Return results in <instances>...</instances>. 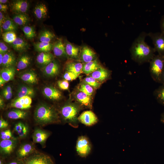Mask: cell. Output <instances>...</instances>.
Instances as JSON below:
<instances>
[{"label":"cell","instance_id":"36","mask_svg":"<svg viewBox=\"0 0 164 164\" xmlns=\"http://www.w3.org/2000/svg\"><path fill=\"white\" fill-rule=\"evenodd\" d=\"M3 40L6 43H12L17 38L15 33L12 31H7L2 34Z\"/></svg>","mask_w":164,"mask_h":164},{"label":"cell","instance_id":"34","mask_svg":"<svg viewBox=\"0 0 164 164\" xmlns=\"http://www.w3.org/2000/svg\"><path fill=\"white\" fill-rule=\"evenodd\" d=\"M13 20L16 24L19 26L26 24L29 21L28 16L24 14H18L13 18Z\"/></svg>","mask_w":164,"mask_h":164},{"label":"cell","instance_id":"27","mask_svg":"<svg viewBox=\"0 0 164 164\" xmlns=\"http://www.w3.org/2000/svg\"><path fill=\"white\" fill-rule=\"evenodd\" d=\"M47 7L43 3L39 4L36 5L33 10L35 16L39 19L45 18L47 15Z\"/></svg>","mask_w":164,"mask_h":164},{"label":"cell","instance_id":"20","mask_svg":"<svg viewBox=\"0 0 164 164\" xmlns=\"http://www.w3.org/2000/svg\"><path fill=\"white\" fill-rule=\"evenodd\" d=\"M83 64L73 61L68 62L65 65L66 71L73 73L78 75L82 72Z\"/></svg>","mask_w":164,"mask_h":164},{"label":"cell","instance_id":"38","mask_svg":"<svg viewBox=\"0 0 164 164\" xmlns=\"http://www.w3.org/2000/svg\"><path fill=\"white\" fill-rule=\"evenodd\" d=\"M94 88L89 85L84 83L80 85L78 89L80 91L83 92L88 95L91 96L94 93Z\"/></svg>","mask_w":164,"mask_h":164},{"label":"cell","instance_id":"54","mask_svg":"<svg viewBox=\"0 0 164 164\" xmlns=\"http://www.w3.org/2000/svg\"><path fill=\"white\" fill-rule=\"evenodd\" d=\"M5 107V103L3 98L1 96L0 98V108L3 109Z\"/></svg>","mask_w":164,"mask_h":164},{"label":"cell","instance_id":"18","mask_svg":"<svg viewBox=\"0 0 164 164\" xmlns=\"http://www.w3.org/2000/svg\"><path fill=\"white\" fill-rule=\"evenodd\" d=\"M75 97L77 101L81 106L86 108H91V96L88 95L83 92L80 91L76 94Z\"/></svg>","mask_w":164,"mask_h":164},{"label":"cell","instance_id":"12","mask_svg":"<svg viewBox=\"0 0 164 164\" xmlns=\"http://www.w3.org/2000/svg\"><path fill=\"white\" fill-rule=\"evenodd\" d=\"M50 135V133L41 129L36 128L33 133V141L35 143H39L43 145Z\"/></svg>","mask_w":164,"mask_h":164},{"label":"cell","instance_id":"6","mask_svg":"<svg viewBox=\"0 0 164 164\" xmlns=\"http://www.w3.org/2000/svg\"><path fill=\"white\" fill-rule=\"evenodd\" d=\"M76 147L78 154L82 157H86L88 156L91 152L92 148L89 139L85 136L79 137Z\"/></svg>","mask_w":164,"mask_h":164},{"label":"cell","instance_id":"17","mask_svg":"<svg viewBox=\"0 0 164 164\" xmlns=\"http://www.w3.org/2000/svg\"><path fill=\"white\" fill-rule=\"evenodd\" d=\"M59 71V67L55 61H53L45 66L43 69V72L47 76L53 77L57 75Z\"/></svg>","mask_w":164,"mask_h":164},{"label":"cell","instance_id":"16","mask_svg":"<svg viewBox=\"0 0 164 164\" xmlns=\"http://www.w3.org/2000/svg\"><path fill=\"white\" fill-rule=\"evenodd\" d=\"M43 93L47 98L52 100H58L62 96L61 93L59 90L51 86L45 87L43 88Z\"/></svg>","mask_w":164,"mask_h":164},{"label":"cell","instance_id":"21","mask_svg":"<svg viewBox=\"0 0 164 164\" xmlns=\"http://www.w3.org/2000/svg\"><path fill=\"white\" fill-rule=\"evenodd\" d=\"M53 55L49 52H42L39 53L36 57L37 63L44 67L53 61Z\"/></svg>","mask_w":164,"mask_h":164},{"label":"cell","instance_id":"42","mask_svg":"<svg viewBox=\"0 0 164 164\" xmlns=\"http://www.w3.org/2000/svg\"><path fill=\"white\" fill-rule=\"evenodd\" d=\"M78 75L73 73L66 71L63 75L65 80L67 81H72L76 79Z\"/></svg>","mask_w":164,"mask_h":164},{"label":"cell","instance_id":"31","mask_svg":"<svg viewBox=\"0 0 164 164\" xmlns=\"http://www.w3.org/2000/svg\"><path fill=\"white\" fill-rule=\"evenodd\" d=\"M30 58L29 56L26 54L22 55L17 62V68L19 70L26 69L30 65Z\"/></svg>","mask_w":164,"mask_h":164},{"label":"cell","instance_id":"58","mask_svg":"<svg viewBox=\"0 0 164 164\" xmlns=\"http://www.w3.org/2000/svg\"><path fill=\"white\" fill-rule=\"evenodd\" d=\"M3 55V54L0 53V64L1 66L2 63Z\"/></svg>","mask_w":164,"mask_h":164},{"label":"cell","instance_id":"7","mask_svg":"<svg viewBox=\"0 0 164 164\" xmlns=\"http://www.w3.org/2000/svg\"><path fill=\"white\" fill-rule=\"evenodd\" d=\"M147 36L151 39L154 45V48L158 54L164 56V34L161 32H150Z\"/></svg>","mask_w":164,"mask_h":164},{"label":"cell","instance_id":"8","mask_svg":"<svg viewBox=\"0 0 164 164\" xmlns=\"http://www.w3.org/2000/svg\"><path fill=\"white\" fill-rule=\"evenodd\" d=\"M17 142L14 139L2 140L0 142V153L3 157L8 156L14 151Z\"/></svg>","mask_w":164,"mask_h":164},{"label":"cell","instance_id":"15","mask_svg":"<svg viewBox=\"0 0 164 164\" xmlns=\"http://www.w3.org/2000/svg\"><path fill=\"white\" fill-rule=\"evenodd\" d=\"M29 3L26 0H18L14 1L12 4L13 11L18 14H24L28 8Z\"/></svg>","mask_w":164,"mask_h":164},{"label":"cell","instance_id":"24","mask_svg":"<svg viewBox=\"0 0 164 164\" xmlns=\"http://www.w3.org/2000/svg\"><path fill=\"white\" fill-rule=\"evenodd\" d=\"M53 50L54 55L56 56H67L65 46L61 40H57L53 44Z\"/></svg>","mask_w":164,"mask_h":164},{"label":"cell","instance_id":"25","mask_svg":"<svg viewBox=\"0 0 164 164\" xmlns=\"http://www.w3.org/2000/svg\"><path fill=\"white\" fill-rule=\"evenodd\" d=\"M67 55L71 58H77L79 56L80 49L78 47L69 42H67L65 45Z\"/></svg>","mask_w":164,"mask_h":164},{"label":"cell","instance_id":"55","mask_svg":"<svg viewBox=\"0 0 164 164\" xmlns=\"http://www.w3.org/2000/svg\"><path fill=\"white\" fill-rule=\"evenodd\" d=\"M159 83L164 84V70L161 75Z\"/></svg>","mask_w":164,"mask_h":164},{"label":"cell","instance_id":"2","mask_svg":"<svg viewBox=\"0 0 164 164\" xmlns=\"http://www.w3.org/2000/svg\"><path fill=\"white\" fill-rule=\"evenodd\" d=\"M35 121L40 125L58 123L60 122L57 112L53 107L42 104L36 108L34 113Z\"/></svg>","mask_w":164,"mask_h":164},{"label":"cell","instance_id":"3","mask_svg":"<svg viewBox=\"0 0 164 164\" xmlns=\"http://www.w3.org/2000/svg\"><path fill=\"white\" fill-rule=\"evenodd\" d=\"M79 106L73 103H67L63 106L60 114L64 121L74 128L78 127V115L80 111Z\"/></svg>","mask_w":164,"mask_h":164},{"label":"cell","instance_id":"13","mask_svg":"<svg viewBox=\"0 0 164 164\" xmlns=\"http://www.w3.org/2000/svg\"><path fill=\"white\" fill-rule=\"evenodd\" d=\"M110 75V72L108 70L101 66L91 73L90 76L101 82L104 81L108 78Z\"/></svg>","mask_w":164,"mask_h":164},{"label":"cell","instance_id":"59","mask_svg":"<svg viewBox=\"0 0 164 164\" xmlns=\"http://www.w3.org/2000/svg\"><path fill=\"white\" fill-rule=\"evenodd\" d=\"M8 1L7 0H0V3L2 4H4L6 3Z\"/></svg>","mask_w":164,"mask_h":164},{"label":"cell","instance_id":"5","mask_svg":"<svg viewBox=\"0 0 164 164\" xmlns=\"http://www.w3.org/2000/svg\"><path fill=\"white\" fill-rule=\"evenodd\" d=\"M21 160L22 164H54L49 156L36 152Z\"/></svg>","mask_w":164,"mask_h":164},{"label":"cell","instance_id":"23","mask_svg":"<svg viewBox=\"0 0 164 164\" xmlns=\"http://www.w3.org/2000/svg\"><path fill=\"white\" fill-rule=\"evenodd\" d=\"M101 66L96 60L84 63L83 64L82 72L86 74H90Z\"/></svg>","mask_w":164,"mask_h":164},{"label":"cell","instance_id":"1","mask_svg":"<svg viewBox=\"0 0 164 164\" xmlns=\"http://www.w3.org/2000/svg\"><path fill=\"white\" fill-rule=\"evenodd\" d=\"M147 33H141L135 39L130 47V51L132 59L139 64L149 62L155 55L154 48L145 41Z\"/></svg>","mask_w":164,"mask_h":164},{"label":"cell","instance_id":"43","mask_svg":"<svg viewBox=\"0 0 164 164\" xmlns=\"http://www.w3.org/2000/svg\"><path fill=\"white\" fill-rule=\"evenodd\" d=\"M57 83L59 88L62 90H66L69 88V82L68 81L65 80H59L57 82Z\"/></svg>","mask_w":164,"mask_h":164},{"label":"cell","instance_id":"11","mask_svg":"<svg viewBox=\"0 0 164 164\" xmlns=\"http://www.w3.org/2000/svg\"><path fill=\"white\" fill-rule=\"evenodd\" d=\"M35 152L34 145L30 143H25L21 145L18 149L16 158L22 160Z\"/></svg>","mask_w":164,"mask_h":164},{"label":"cell","instance_id":"57","mask_svg":"<svg viewBox=\"0 0 164 164\" xmlns=\"http://www.w3.org/2000/svg\"><path fill=\"white\" fill-rule=\"evenodd\" d=\"M160 120L161 122L164 125V111L161 115Z\"/></svg>","mask_w":164,"mask_h":164},{"label":"cell","instance_id":"44","mask_svg":"<svg viewBox=\"0 0 164 164\" xmlns=\"http://www.w3.org/2000/svg\"><path fill=\"white\" fill-rule=\"evenodd\" d=\"M28 132V128L27 125H25L22 130L17 133L19 137L21 138L25 137L27 135Z\"/></svg>","mask_w":164,"mask_h":164},{"label":"cell","instance_id":"40","mask_svg":"<svg viewBox=\"0 0 164 164\" xmlns=\"http://www.w3.org/2000/svg\"><path fill=\"white\" fill-rule=\"evenodd\" d=\"M22 30L25 36L27 39H31L36 36L35 30L32 27L25 26L22 28Z\"/></svg>","mask_w":164,"mask_h":164},{"label":"cell","instance_id":"14","mask_svg":"<svg viewBox=\"0 0 164 164\" xmlns=\"http://www.w3.org/2000/svg\"><path fill=\"white\" fill-rule=\"evenodd\" d=\"M80 55L81 60L84 63L96 60V53L86 46H84L82 48L80 51Z\"/></svg>","mask_w":164,"mask_h":164},{"label":"cell","instance_id":"50","mask_svg":"<svg viewBox=\"0 0 164 164\" xmlns=\"http://www.w3.org/2000/svg\"><path fill=\"white\" fill-rule=\"evenodd\" d=\"M2 94L4 98L7 100L10 99L12 97V93H7L2 92Z\"/></svg>","mask_w":164,"mask_h":164},{"label":"cell","instance_id":"49","mask_svg":"<svg viewBox=\"0 0 164 164\" xmlns=\"http://www.w3.org/2000/svg\"><path fill=\"white\" fill-rule=\"evenodd\" d=\"M160 27L161 32L164 34V15H163L160 21Z\"/></svg>","mask_w":164,"mask_h":164},{"label":"cell","instance_id":"22","mask_svg":"<svg viewBox=\"0 0 164 164\" xmlns=\"http://www.w3.org/2000/svg\"><path fill=\"white\" fill-rule=\"evenodd\" d=\"M0 76L7 82L13 79L15 73V69L13 66L3 67L0 70Z\"/></svg>","mask_w":164,"mask_h":164},{"label":"cell","instance_id":"10","mask_svg":"<svg viewBox=\"0 0 164 164\" xmlns=\"http://www.w3.org/2000/svg\"><path fill=\"white\" fill-rule=\"evenodd\" d=\"M32 100L31 97L25 96L17 97L13 99L10 104V107L21 110L26 109L31 107Z\"/></svg>","mask_w":164,"mask_h":164},{"label":"cell","instance_id":"19","mask_svg":"<svg viewBox=\"0 0 164 164\" xmlns=\"http://www.w3.org/2000/svg\"><path fill=\"white\" fill-rule=\"evenodd\" d=\"M19 77L24 82L30 84H35L38 81L37 74L32 70L22 73L19 75Z\"/></svg>","mask_w":164,"mask_h":164},{"label":"cell","instance_id":"46","mask_svg":"<svg viewBox=\"0 0 164 164\" xmlns=\"http://www.w3.org/2000/svg\"><path fill=\"white\" fill-rule=\"evenodd\" d=\"M8 50V46L2 42H0V53L4 54L7 53Z\"/></svg>","mask_w":164,"mask_h":164},{"label":"cell","instance_id":"9","mask_svg":"<svg viewBox=\"0 0 164 164\" xmlns=\"http://www.w3.org/2000/svg\"><path fill=\"white\" fill-rule=\"evenodd\" d=\"M78 120L79 122L88 126L94 125L98 121L96 115L93 112L90 110L83 112L78 117Z\"/></svg>","mask_w":164,"mask_h":164},{"label":"cell","instance_id":"39","mask_svg":"<svg viewBox=\"0 0 164 164\" xmlns=\"http://www.w3.org/2000/svg\"><path fill=\"white\" fill-rule=\"evenodd\" d=\"M84 82L89 85L95 89L99 88L101 84L100 82L90 76L86 77L84 79Z\"/></svg>","mask_w":164,"mask_h":164},{"label":"cell","instance_id":"28","mask_svg":"<svg viewBox=\"0 0 164 164\" xmlns=\"http://www.w3.org/2000/svg\"><path fill=\"white\" fill-rule=\"evenodd\" d=\"M27 115V113L26 111L17 108L10 111L7 114L8 118L12 119H24Z\"/></svg>","mask_w":164,"mask_h":164},{"label":"cell","instance_id":"37","mask_svg":"<svg viewBox=\"0 0 164 164\" xmlns=\"http://www.w3.org/2000/svg\"><path fill=\"white\" fill-rule=\"evenodd\" d=\"M12 20L7 19L4 21L2 26V29L6 32L12 31L17 29L15 23Z\"/></svg>","mask_w":164,"mask_h":164},{"label":"cell","instance_id":"60","mask_svg":"<svg viewBox=\"0 0 164 164\" xmlns=\"http://www.w3.org/2000/svg\"><path fill=\"white\" fill-rule=\"evenodd\" d=\"M0 164H5L4 163L3 159L2 158H1L0 159Z\"/></svg>","mask_w":164,"mask_h":164},{"label":"cell","instance_id":"29","mask_svg":"<svg viewBox=\"0 0 164 164\" xmlns=\"http://www.w3.org/2000/svg\"><path fill=\"white\" fill-rule=\"evenodd\" d=\"M12 46L15 50L18 51H23L28 47V43L23 39L19 37H17L12 43Z\"/></svg>","mask_w":164,"mask_h":164},{"label":"cell","instance_id":"45","mask_svg":"<svg viewBox=\"0 0 164 164\" xmlns=\"http://www.w3.org/2000/svg\"><path fill=\"white\" fill-rule=\"evenodd\" d=\"M25 124L22 122H19L16 123L14 127V130L17 133L20 132L22 129Z\"/></svg>","mask_w":164,"mask_h":164},{"label":"cell","instance_id":"48","mask_svg":"<svg viewBox=\"0 0 164 164\" xmlns=\"http://www.w3.org/2000/svg\"><path fill=\"white\" fill-rule=\"evenodd\" d=\"M5 164H22V163L21 160L16 158L15 159L5 163Z\"/></svg>","mask_w":164,"mask_h":164},{"label":"cell","instance_id":"32","mask_svg":"<svg viewBox=\"0 0 164 164\" xmlns=\"http://www.w3.org/2000/svg\"><path fill=\"white\" fill-rule=\"evenodd\" d=\"M53 44L48 42H40L34 44L36 50L40 52H49L53 49Z\"/></svg>","mask_w":164,"mask_h":164},{"label":"cell","instance_id":"41","mask_svg":"<svg viewBox=\"0 0 164 164\" xmlns=\"http://www.w3.org/2000/svg\"><path fill=\"white\" fill-rule=\"evenodd\" d=\"M0 138L1 140L13 139L11 131L9 129H7L1 132Z\"/></svg>","mask_w":164,"mask_h":164},{"label":"cell","instance_id":"35","mask_svg":"<svg viewBox=\"0 0 164 164\" xmlns=\"http://www.w3.org/2000/svg\"><path fill=\"white\" fill-rule=\"evenodd\" d=\"M54 34L49 31L45 30L40 32L39 39L41 42L50 43L54 38Z\"/></svg>","mask_w":164,"mask_h":164},{"label":"cell","instance_id":"26","mask_svg":"<svg viewBox=\"0 0 164 164\" xmlns=\"http://www.w3.org/2000/svg\"><path fill=\"white\" fill-rule=\"evenodd\" d=\"M35 92L33 88L25 85L20 86L18 88L17 92V97H22L28 96L31 97L34 96Z\"/></svg>","mask_w":164,"mask_h":164},{"label":"cell","instance_id":"47","mask_svg":"<svg viewBox=\"0 0 164 164\" xmlns=\"http://www.w3.org/2000/svg\"><path fill=\"white\" fill-rule=\"evenodd\" d=\"M9 125L8 122L1 117L0 119V129H3L7 128Z\"/></svg>","mask_w":164,"mask_h":164},{"label":"cell","instance_id":"52","mask_svg":"<svg viewBox=\"0 0 164 164\" xmlns=\"http://www.w3.org/2000/svg\"><path fill=\"white\" fill-rule=\"evenodd\" d=\"M8 9V7L6 5L0 3V10L1 12H5Z\"/></svg>","mask_w":164,"mask_h":164},{"label":"cell","instance_id":"61","mask_svg":"<svg viewBox=\"0 0 164 164\" xmlns=\"http://www.w3.org/2000/svg\"></svg>","mask_w":164,"mask_h":164},{"label":"cell","instance_id":"30","mask_svg":"<svg viewBox=\"0 0 164 164\" xmlns=\"http://www.w3.org/2000/svg\"><path fill=\"white\" fill-rule=\"evenodd\" d=\"M15 61V57L13 53L12 52H8L3 55L2 66L3 68L13 66Z\"/></svg>","mask_w":164,"mask_h":164},{"label":"cell","instance_id":"56","mask_svg":"<svg viewBox=\"0 0 164 164\" xmlns=\"http://www.w3.org/2000/svg\"><path fill=\"white\" fill-rule=\"evenodd\" d=\"M6 82L0 76V86L2 87Z\"/></svg>","mask_w":164,"mask_h":164},{"label":"cell","instance_id":"33","mask_svg":"<svg viewBox=\"0 0 164 164\" xmlns=\"http://www.w3.org/2000/svg\"><path fill=\"white\" fill-rule=\"evenodd\" d=\"M153 95L157 102L164 106V84H162L155 89Z\"/></svg>","mask_w":164,"mask_h":164},{"label":"cell","instance_id":"4","mask_svg":"<svg viewBox=\"0 0 164 164\" xmlns=\"http://www.w3.org/2000/svg\"><path fill=\"white\" fill-rule=\"evenodd\" d=\"M149 63L151 76L155 81L159 83L164 70V56L158 54L155 55Z\"/></svg>","mask_w":164,"mask_h":164},{"label":"cell","instance_id":"51","mask_svg":"<svg viewBox=\"0 0 164 164\" xmlns=\"http://www.w3.org/2000/svg\"><path fill=\"white\" fill-rule=\"evenodd\" d=\"M2 92L7 93H12V90L11 87L9 85H8L4 87Z\"/></svg>","mask_w":164,"mask_h":164},{"label":"cell","instance_id":"53","mask_svg":"<svg viewBox=\"0 0 164 164\" xmlns=\"http://www.w3.org/2000/svg\"><path fill=\"white\" fill-rule=\"evenodd\" d=\"M5 20L4 19V15H3L2 12H0V30L2 32V25L4 21Z\"/></svg>","mask_w":164,"mask_h":164}]
</instances>
